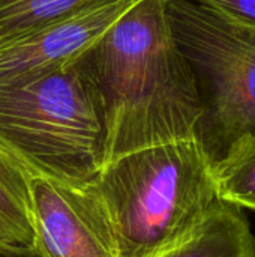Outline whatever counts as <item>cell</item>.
I'll return each instance as SVG.
<instances>
[{
    "mask_svg": "<svg viewBox=\"0 0 255 257\" xmlns=\"http://www.w3.org/2000/svg\"><path fill=\"white\" fill-rule=\"evenodd\" d=\"M84 57L104 107L105 164L197 137L201 99L173 38L168 0H141Z\"/></svg>",
    "mask_w": 255,
    "mask_h": 257,
    "instance_id": "1",
    "label": "cell"
},
{
    "mask_svg": "<svg viewBox=\"0 0 255 257\" xmlns=\"http://www.w3.org/2000/svg\"><path fill=\"white\" fill-rule=\"evenodd\" d=\"M87 185L105 208L120 257H158L183 244L219 200L198 137L114 158Z\"/></svg>",
    "mask_w": 255,
    "mask_h": 257,
    "instance_id": "2",
    "label": "cell"
},
{
    "mask_svg": "<svg viewBox=\"0 0 255 257\" xmlns=\"http://www.w3.org/2000/svg\"><path fill=\"white\" fill-rule=\"evenodd\" d=\"M84 56L0 83V148L30 176L83 187L105 166L104 107Z\"/></svg>",
    "mask_w": 255,
    "mask_h": 257,
    "instance_id": "3",
    "label": "cell"
},
{
    "mask_svg": "<svg viewBox=\"0 0 255 257\" xmlns=\"http://www.w3.org/2000/svg\"><path fill=\"white\" fill-rule=\"evenodd\" d=\"M168 20L197 83V137L213 163L240 137H255V23L194 0H168Z\"/></svg>",
    "mask_w": 255,
    "mask_h": 257,
    "instance_id": "4",
    "label": "cell"
},
{
    "mask_svg": "<svg viewBox=\"0 0 255 257\" xmlns=\"http://www.w3.org/2000/svg\"><path fill=\"white\" fill-rule=\"evenodd\" d=\"M30 199L42 257H120L105 208L89 185L32 176Z\"/></svg>",
    "mask_w": 255,
    "mask_h": 257,
    "instance_id": "5",
    "label": "cell"
},
{
    "mask_svg": "<svg viewBox=\"0 0 255 257\" xmlns=\"http://www.w3.org/2000/svg\"><path fill=\"white\" fill-rule=\"evenodd\" d=\"M141 0H101L0 44V83L47 72L87 54Z\"/></svg>",
    "mask_w": 255,
    "mask_h": 257,
    "instance_id": "6",
    "label": "cell"
},
{
    "mask_svg": "<svg viewBox=\"0 0 255 257\" xmlns=\"http://www.w3.org/2000/svg\"><path fill=\"white\" fill-rule=\"evenodd\" d=\"M158 257H255V235L242 208L219 199L189 239Z\"/></svg>",
    "mask_w": 255,
    "mask_h": 257,
    "instance_id": "7",
    "label": "cell"
},
{
    "mask_svg": "<svg viewBox=\"0 0 255 257\" xmlns=\"http://www.w3.org/2000/svg\"><path fill=\"white\" fill-rule=\"evenodd\" d=\"M29 172L0 148V247L35 248Z\"/></svg>",
    "mask_w": 255,
    "mask_h": 257,
    "instance_id": "8",
    "label": "cell"
},
{
    "mask_svg": "<svg viewBox=\"0 0 255 257\" xmlns=\"http://www.w3.org/2000/svg\"><path fill=\"white\" fill-rule=\"evenodd\" d=\"M218 199L255 212V137H240L212 163Z\"/></svg>",
    "mask_w": 255,
    "mask_h": 257,
    "instance_id": "9",
    "label": "cell"
},
{
    "mask_svg": "<svg viewBox=\"0 0 255 257\" xmlns=\"http://www.w3.org/2000/svg\"><path fill=\"white\" fill-rule=\"evenodd\" d=\"M101 0H0V44Z\"/></svg>",
    "mask_w": 255,
    "mask_h": 257,
    "instance_id": "10",
    "label": "cell"
},
{
    "mask_svg": "<svg viewBox=\"0 0 255 257\" xmlns=\"http://www.w3.org/2000/svg\"><path fill=\"white\" fill-rule=\"evenodd\" d=\"M194 2L225 9L234 15H239L245 20L255 23V0H194Z\"/></svg>",
    "mask_w": 255,
    "mask_h": 257,
    "instance_id": "11",
    "label": "cell"
},
{
    "mask_svg": "<svg viewBox=\"0 0 255 257\" xmlns=\"http://www.w3.org/2000/svg\"><path fill=\"white\" fill-rule=\"evenodd\" d=\"M0 257H42L36 248H11L0 247Z\"/></svg>",
    "mask_w": 255,
    "mask_h": 257,
    "instance_id": "12",
    "label": "cell"
}]
</instances>
